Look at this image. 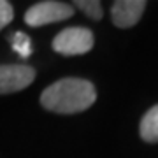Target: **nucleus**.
Segmentation results:
<instances>
[{"mask_svg": "<svg viewBox=\"0 0 158 158\" xmlns=\"http://www.w3.org/2000/svg\"><path fill=\"white\" fill-rule=\"evenodd\" d=\"M146 9L144 0H118L111 7V18L118 28H130L137 25Z\"/></svg>", "mask_w": 158, "mask_h": 158, "instance_id": "obj_5", "label": "nucleus"}, {"mask_svg": "<svg viewBox=\"0 0 158 158\" xmlns=\"http://www.w3.org/2000/svg\"><path fill=\"white\" fill-rule=\"evenodd\" d=\"M93 48V34L85 27H69L53 39V49L63 56L85 55Z\"/></svg>", "mask_w": 158, "mask_h": 158, "instance_id": "obj_2", "label": "nucleus"}, {"mask_svg": "<svg viewBox=\"0 0 158 158\" xmlns=\"http://www.w3.org/2000/svg\"><path fill=\"white\" fill-rule=\"evenodd\" d=\"M9 40H11L12 49L16 51L21 58H28L32 55V40H30V37L27 34H23V32L11 34Z\"/></svg>", "mask_w": 158, "mask_h": 158, "instance_id": "obj_7", "label": "nucleus"}, {"mask_svg": "<svg viewBox=\"0 0 158 158\" xmlns=\"http://www.w3.org/2000/svg\"><path fill=\"white\" fill-rule=\"evenodd\" d=\"M12 18H14V9H12L11 2L0 0V30L7 27L12 21Z\"/></svg>", "mask_w": 158, "mask_h": 158, "instance_id": "obj_9", "label": "nucleus"}, {"mask_svg": "<svg viewBox=\"0 0 158 158\" xmlns=\"http://www.w3.org/2000/svg\"><path fill=\"white\" fill-rule=\"evenodd\" d=\"M35 79V70L30 65H0V95L16 93L30 86Z\"/></svg>", "mask_w": 158, "mask_h": 158, "instance_id": "obj_4", "label": "nucleus"}, {"mask_svg": "<svg viewBox=\"0 0 158 158\" xmlns=\"http://www.w3.org/2000/svg\"><path fill=\"white\" fill-rule=\"evenodd\" d=\"M74 14V7L65 2H55V0H44L39 2L25 12V23L28 27H42L49 23L63 21Z\"/></svg>", "mask_w": 158, "mask_h": 158, "instance_id": "obj_3", "label": "nucleus"}, {"mask_svg": "<svg viewBox=\"0 0 158 158\" xmlns=\"http://www.w3.org/2000/svg\"><path fill=\"white\" fill-rule=\"evenodd\" d=\"M141 139L146 142H158V106H153L141 119Z\"/></svg>", "mask_w": 158, "mask_h": 158, "instance_id": "obj_6", "label": "nucleus"}, {"mask_svg": "<svg viewBox=\"0 0 158 158\" xmlns=\"http://www.w3.org/2000/svg\"><path fill=\"white\" fill-rule=\"evenodd\" d=\"M74 6L95 21L102 19V6L98 0H77V2H74Z\"/></svg>", "mask_w": 158, "mask_h": 158, "instance_id": "obj_8", "label": "nucleus"}, {"mask_svg": "<svg viewBox=\"0 0 158 158\" xmlns=\"http://www.w3.org/2000/svg\"><path fill=\"white\" fill-rule=\"evenodd\" d=\"M97 98V90L86 79L65 77L48 86L42 95V107L58 114H76L83 113L93 106Z\"/></svg>", "mask_w": 158, "mask_h": 158, "instance_id": "obj_1", "label": "nucleus"}]
</instances>
